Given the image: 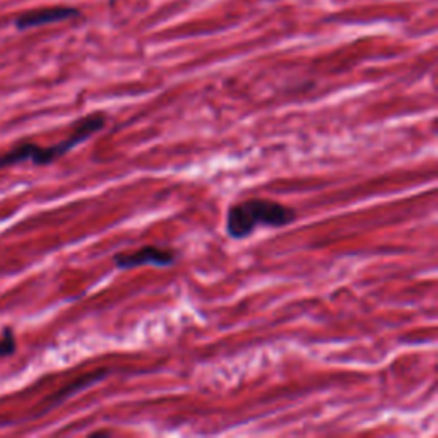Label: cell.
Listing matches in <instances>:
<instances>
[{
  "mask_svg": "<svg viewBox=\"0 0 438 438\" xmlns=\"http://www.w3.org/2000/svg\"><path fill=\"white\" fill-rule=\"evenodd\" d=\"M296 219L293 207L270 199H246L226 213V233L234 240L250 237L257 228H284Z\"/></svg>",
  "mask_w": 438,
  "mask_h": 438,
  "instance_id": "6da1fadb",
  "label": "cell"
},
{
  "mask_svg": "<svg viewBox=\"0 0 438 438\" xmlns=\"http://www.w3.org/2000/svg\"><path fill=\"white\" fill-rule=\"evenodd\" d=\"M105 125H106L105 113L87 115V117L75 122L74 130L70 132L69 137H65L62 142H58V144L42 147L38 144H33V142H25V144L15 146L14 149L9 151V153L0 156V168L13 166L15 163L26 161V159H31L35 165H49V163L55 161V159H58L61 156H63V154L69 153V151H73L75 146L86 142L91 135L99 132Z\"/></svg>",
  "mask_w": 438,
  "mask_h": 438,
  "instance_id": "7a4b0ae2",
  "label": "cell"
},
{
  "mask_svg": "<svg viewBox=\"0 0 438 438\" xmlns=\"http://www.w3.org/2000/svg\"><path fill=\"white\" fill-rule=\"evenodd\" d=\"M175 262H177V256L173 250L161 249L156 245H144L135 252H120L113 256V264L118 269H135L142 265L166 268V265H173Z\"/></svg>",
  "mask_w": 438,
  "mask_h": 438,
  "instance_id": "3957f363",
  "label": "cell"
},
{
  "mask_svg": "<svg viewBox=\"0 0 438 438\" xmlns=\"http://www.w3.org/2000/svg\"><path fill=\"white\" fill-rule=\"evenodd\" d=\"M79 13L70 7H49V9H38L30 11V13L19 15L15 19V27L18 30H27V27H38L43 25H50V23L65 21V19L74 18Z\"/></svg>",
  "mask_w": 438,
  "mask_h": 438,
  "instance_id": "277c9868",
  "label": "cell"
},
{
  "mask_svg": "<svg viewBox=\"0 0 438 438\" xmlns=\"http://www.w3.org/2000/svg\"><path fill=\"white\" fill-rule=\"evenodd\" d=\"M15 351V339L9 329L4 332L2 339H0V356H9Z\"/></svg>",
  "mask_w": 438,
  "mask_h": 438,
  "instance_id": "5b68a950",
  "label": "cell"
}]
</instances>
